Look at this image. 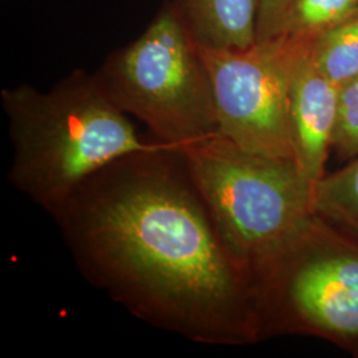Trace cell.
I'll return each instance as SVG.
<instances>
[{
  "label": "cell",
  "instance_id": "6da1fadb",
  "mask_svg": "<svg viewBox=\"0 0 358 358\" xmlns=\"http://www.w3.org/2000/svg\"><path fill=\"white\" fill-rule=\"evenodd\" d=\"M52 219L88 282L137 319L192 343H260L254 280L231 251L178 150L128 154Z\"/></svg>",
  "mask_w": 358,
  "mask_h": 358
},
{
  "label": "cell",
  "instance_id": "7a4b0ae2",
  "mask_svg": "<svg viewBox=\"0 0 358 358\" xmlns=\"http://www.w3.org/2000/svg\"><path fill=\"white\" fill-rule=\"evenodd\" d=\"M0 101L13 148L8 180L50 217L97 171L159 143L141 137L96 75L81 68L50 90L3 88Z\"/></svg>",
  "mask_w": 358,
  "mask_h": 358
},
{
  "label": "cell",
  "instance_id": "3957f363",
  "mask_svg": "<svg viewBox=\"0 0 358 358\" xmlns=\"http://www.w3.org/2000/svg\"><path fill=\"white\" fill-rule=\"evenodd\" d=\"M260 343L315 337L358 358V232L310 214L252 271Z\"/></svg>",
  "mask_w": 358,
  "mask_h": 358
},
{
  "label": "cell",
  "instance_id": "277c9868",
  "mask_svg": "<svg viewBox=\"0 0 358 358\" xmlns=\"http://www.w3.org/2000/svg\"><path fill=\"white\" fill-rule=\"evenodd\" d=\"M94 75L154 141L182 149L219 133L208 68L171 0L138 38L110 52Z\"/></svg>",
  "mask_w": 358,
  "mask_h": 358
},
{
  "label": "cell",
  "instance_id": "5b68a950",
  "mask_svg": "<svg viewBox=\"0 0 358 358\" xmlns=\"http://www.w3.org/2000/svg\"><path fill=\"white\" fill-rule=\"evenodd\" d=\"M176 150L226 243L251 273L312 214L313 183L294 158L245 150L220 133Z\"/></svg>",
  "mask_w": 358,
  "mask_h": 358
},
{
  "label": "cell",
  "instance_id": "8992f818",
  "mask_svg": "<svg viewBox=\"0 0 358 358\" xmlns=\"http://www.w3.org/2000/svg\"><path fill=\"white\" fill-rule=\"evenodd\" d=\"M310 40L278 36L241 51L199 47L222 136L254 153L294 158L289 90L296 62Z\"/></svg>",
  "mask_w": 358,
  "mask_h": 358
},
{
  "label": "cell",
  "instance_id": "52a82bcc",
  "mask_svg": "<svg viewBox=\"0 0 358 358\" xmlns=\"http://www.w3.org/2000/svg\"><path fill=\"white\" fill-rule=\"evenodd\" d=\"M309 45L310 41L299 56L291 80L289 128L294 161L315 183L327 174L338 113V85L315 64Z\"/></svg>",
  "mask_w": 358,
  "mask_h": 358
},
{
  "label": "cell",
  "instance_id": "ba28073f",
  "mask_svg": "<svg viewBox=\"0 0 358 358\" xmlns=\"http://www.w3.org/2000/svg\"><path fill=\"white\" fill-rule=\"evenodd\" d=\"M199 47L241 51L257 38L260 0H171Z\"/></svg>",
  "mask_w": 358,
  "mask_h": 358
},
{
  "label": "cell",
  "instance_id": "9c48e42d",
  "mask_svg": "<svg viewBox=\"0 0 358 358\" xmlns=\"http://www.w3.org/2000/svg\"><path fill=\"white\" fill-rule=\"evenodd\" d=\"M309 55L336 85L358 76V7L312 38Z\"/></svg>",
  "mask_w": 358,
  "mask_h": 358
},
{
  "label": "cell",
  "instance_id": "30bf717a",
  "mask_svg": "<svg viewBox=\"0 0 358 358\" xmlns=\"http://www.w3.org/2000/svg\"><path fill=\"white\" fill-rule=\"evenodd\" d=\"M310 210L358 232V157L313 183Z\"/></svg>",
  "mask_w": 358,
  "mask_h": 358
},
{
  "label": "cell",
  "instance_id": "8fae6325",
  "mask_svg": "<svg viewBox=\"0 0 358 358\" xmlns=\"http://www.w3.org/2000/svg\"><path fill=\"white\" fill-rule=\"evenodd\" d=\"M358 7V0H291L280 36L315 38Z\"/></svg>",
  "mask_w": 358,
  "mask_h": 358
},
{
  "label": "cell",
  "instance_id": "7c38bea8",
  "mask_svg": "<svg viewBox=\"0 0 358 358\" xmlns=\"http://www.w3.org/2000/svg\"><path fill=\"white\" fill-rule=\"evenodd\" d=\"M332 150L346 162L358 157V76L338 85V113Z\"/></svg>",
  "mask_w": 358,
  "mask_h": 358
},
{
  "label": "cell",
  "instance_id": "4fadbf2b",
  "mask_svg": "<svg viewBox=\"0 0 358 358\" xmlns=\"http://www.w3.org/2000/svg\"><path fill=\"white\" fill-rule=\"evenodd\" d=\"M289 3L291 0H260L256 43L280 36Z\"/></svg>",
  "mask_w": 358,
  "mask_h": 358
}]
</instances>
